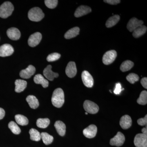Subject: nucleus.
<instances>
[{
  "label": "nucleus",
  "instance_id": "nucleus-28",
  "mask_svg": "<svg viewBox=\"0 0 147 147\" xmlns=\"http://www.w3.org/2000/svg\"><path fill=\"white\" fill-rule=\"evenodd\" d=\"M134 65V63L129 60L125 61L122 63L120 66L121 71L123 72L129 71Z\"/></svg>",
  "mask_w": 147,
  "mask_h": 147
},
{
  "label": "nucleus",
  "instance_id": "nucleus-21",
  "mask_svg": "<svg viewBox=\"0 0 147 147\" xmlns=\"http://www.w3.org/2000/svg\"><path fill=\"white\" fill-rule=\"evenodd\" d=\"M15 92L20 93L23 92L26 88L27 82L24 80L17 79L15 82Z\"/></svg>",
  "mask_w": 147,
  "mask_h": 147
},
{
  "label": "nucleus",
  "instance_id": "nucleus-4",
  "mask_svg": "<svg viewBox=\"0 0 147 147\" xmlns=\"http://www.w3.org/2000/svg\"><path fill=\"white\" fill-rule=\"evenodd\" d=\"M117 57V52L115 50H111L106 52L102 57V61L105 65L113 63Z\"/></svg>",
  "mask_w": 147,
  "mask_h": 147
},
{
  "label": "nucleus",
  "instance_id": "nucleus-15",
  "mask_svg": "<svg viewBox=\"0 0 147 147\" xmlns=\"http://www.w3.org/2000/svg\"><path fill=\"white\" fill-rule=\"evenodd\" d=\"M43 75L46 79L50 81H53L55 78H57L59 74L57 73L53 72L52 70V66L47 65L43 71Z\"/></svg>",
  "mask_w": 147,
  "mask_h": 147
},
{
  "label": "nucleus",
  "instance_id": "nucleus-27",
  "mask_svg": "<svg viewBox=\"0 0 147 147\" xmlns=\"http://www.w3.org/2000/svg\"><path fill=\"white\" fill-rule=\"evenodd\" d=\"M15 120L18 124L22 126L26 125L28 124L29 121L26 117L21 115H17L15 116Z\"/></svg>",
  "mask_w": 147,
  "mask_h": 147
},
{
  "label": "nucleus",
  "instance_id": "nucleus-6",
  "mask_svg": "<svg viewBox=\"0 0 147 147\" xmlns=\"http://www.w3.org/2000/svg\"><path fill=\"white\" fill-rule=\"evenodd\" d=\"M136 147H147V135L140 133L136 135L134 139Z\"/></svg>",
  "mask_w": 147,
  "mask_h": 147
},
{
  "label": "nucleus",
  "instance_id": "nucleus-35",
  "mask_svg": "<svg viewBox=\"0 0 147 147\" xmlns=\"http://www.w3.org/2000/svg\"><path fill=\"white\" fill-rule=\"evenodd\" d=\"M58 1L57 0H45V3L47 7L50 9L55 8L58 4Z\"/></svg>",
  "mask_w": 147,
  "mask_h": 147
},
{
  "label": "nucleus",
  "instance_id": "nucleus-5",
  "mask_svg": "<svg viewBox=\"0 0 147 147\" xmlns=\"http://www.w3.org/2000/svg\"><path fill=\"white\" fill-rule=\"evenodd\" d=\"M84 108L87 113L91 114L97 113L99 110V107L97 104L90 100H86L84 103Z\"/></svg>",
  "mask_w": 147,
  "mask_h": 147
},
{
  "label": "nucleus",
  "instance_id": "nucleus-1",
  "mask_svg": "<svg viewBox=\"0 0 147 147\" xmlns=\"http://www.w3.org/2000/svg\"><path fill=\"white\" fill-rule=\"evenodd\" d=\"M65 102L64 93L63 90L58 88L53 92L52 97V102L55 107L60 108L63 105Z\"/></svg>",
  "mask_w": 147,
  "mask_h": 147
},
{
  "label": "nucleus",
  "instance_id": "nucleus-20",
  "mask_svg": "<svg viewBox=\"0 0 147 147\" xmlns=\"http://www.w3.org/2000/svg\"><path fill=\"white\" fill-rule=\"evenodd\" d=\"M34 81L35 83L37 84H41L44 88H47L49 86V82L45 79L41 74H38L34 76Z\"/></svg>",
  "mask_w": 147,
  "mask_h": 147
},
{
  "label": "nucleus",
  "instance_id": "nucleus-9",
  "mask_svg": "<svg viewBox=\"0 0 147 147\" xmlns=\"http://www.w3.org/2000/svg\"><path fill=\"white\" fill-rule=\"evenodd\" d=\"M82 81L84 85L88 88H92L94 85V79L89 72L84 71L82 74Z\"/></svg>",
  "mask_w": 147,
  "mask_h": 147
},
{
  "label": "nucleus",
  "instance_id": "nucleus-25",
  "mask_svg": "<svg viewBox=\"0 0 147 147\" xmlns=\"http://www.w3.org/2000/svg\"><path fill=\"white\" fill-rule=\"evenodd\" d=\"M147 30V28L146 26L142 25L134 30L133 32L132 35L134 38H137L144 34L146 32Z\"/></svg>",
  "mask_w": 147,
  "mask_h": 147
},
{
  "label": "nucleus",
  "instance_id": "nucleus-7",
  "mask_svg": "<svg viewBox=\"0 0 147 147\" xmlns=\"http://www.w3.org/2000/svg\"><path fill=\"white\" fill-rule=\"evenodd\" d=\"M125 141V137L124 134L121 132H118L115 137L111 139L110 144L111 146H115L119 147L122 146Z\"/></svg>",
  "mask_w": 147,
  "mask_h": 147
},
{
  "label": "nucleus",
  "instance_id": "nucleus-42",
  "mask_svg": "<svg viewBox=\"0 0 147 147\" xmlns=\"http://www.w3.org/2000/svg\"><path fill=\"white\" fill-rule=\"evenodd\" d=\"M88 113H87V112H86V115H88Z\"/></svg>",
  "mask_w": 147,
  "mask_h": 147
},
{
  "label": "nucleus",
  "instance_id": "nucleus-17",
  "mask_svg": "<svg viewBox=\"0 0 147 147\" xmlns=\"http://www.w3.org/2000/svg\"><path fill=\"white\" fill-rule=\"evenodd\" d=\"M7 36L12 40H18L21 37V32L18 29L11 28L7 30Z\"/></svg>",
  "mask_w": 147,
  "mask_h": 147
},
{
  "label": "nucleus",
  "instance_id": "nucleus-13",
  "mask_svg": "<svg viewBox=\"0 0 147 147\" xmlns=\"http://www.w3.org/2000/svg\"><path fill=\"white\" fill-rule=\"evenodd\" d=\"M36 69L34 66L29 65L26 69H23L20 71V76L21 78L24 79H28L35 73Z\"/></svg>",
  "mask_w": 147,
  "mask_h": 147
},
{
  "label": "nucleus",
  "instance_id": "nucleus-16",
  "mask_svg": "<svg viewBox=\"0 0 147 147\" xmlns=\"http://www.w3.org/2000/svg\"><path fill=\"white\" fill-rule=\"evenodd\" d=\"M91 9L89 7L87 6L81 5L76 9L74 13V16L78 18V17L86 15L87 14L91 12Z\"/></svg>",
  "mask_w": 147,
  "mask_h": 147
},
{
  "label": "nucleus",
  "instance_id": "nucleus-36",
  "mask_svg": "<svg viewBox=\"0 0 147 147\" xmlns=\"http://www.w3.org/2000/svg\"><path fill=\"white\" fill-rule=\"evenodd\" d=\"M137 123L139 125L141 126H144V125H147V115H146V116L144 118L139 119L137 121Z\"/></svg>",
  "mask_w": 147,
  "mask_h": 147
},
{
  "label": "nucleus",
  "instance_id": "nucleus-3",
  "mask_svg": "<svg viewBox=\"0 0 147 147\" xmlns=\"http://www.w3.org/2000/svg\"><path fill=\"white\" fill-rule=\"evenodd\" d=\"M28 17L31 21L38 22L44 18V13L39 7H34L29 10Z\"/></svg>",
  "mask_w": 147,
  "mask_h": 147
},
{
  "label": "nucleus",
  "instance_id": "nucleus-39",
  "mask_svg": "<svg viewBox=\"0 0 147 147\" xmlns=\"http://www.w3.org/2000/svg\"><path fill=\"white\" fill-rule=\"evenodd\" d=\"M141 84L145 88H147V77H144L142 78L141 81Z\"/></svg>",
  "mask_w": 147,
  "mask_h": 147
},
{
  "label": "nucleus",
  "instance_id": "nucleus-34",
  "mask_svg": "<svg viewBox=\"0 0 147 147\" xmlns=\"http://www.w3.org/2000/svg\"><path fill=\"white\" fill-rule=\"evenodd\" d=\"M60 57V54L58 53H53L47 56V60L48 62L55 61L59 59Z\"/></svg>",
  "mask_w": 147,
  "mask_h": 147
},
{
  "label": "nucleus",
  "instance_id": "nucleus-40",
  "mask_svg": "<svg viewBox=\"0 0 147 147\" xmlns=\"http://www.w3.org/2000/svg\"><path fill=\"white\" fill-rule=\"evenodd\" d=\"M5 115V111L3 108H0V120L3 118Z\"/></svg>",
  "mask_w": 147,
  "mask_h": 147
},
{
  "label": "nucleus",
  "instance_id": "nucleus-18",
  "mask_svg": "<svg viewBox=\"0 0 147 147\" xmlns=\"http://www.w3.org/2000/svg\"><path fill=\"white\" fill-rule=\"evenodd\" d=\"M120 125L123 129L129 128L132 125V120L130 116L127 115L123 116L120 121Z\"/></svg>",
  "mask_w": 147,
  "mask_h": 147
},
{
  "label": "nucleus",
  "instance_id": "nucleus-29",
  "mask_svg": "<svg viewBox=\"0 0 147 147\" xmlns=\"http://www.w3.org/2000/svg\"><path fill=\"white\" fill-rule=\"evenodd\" d=\"M41 139L44 144L46 145H48L52 144L54 140V137L46 132H42L40 134Z\"/></svg>",
  "mask_w": 147,
  "mask_h": 147
},
{
  "label": "nucleus",
  "instance_id": "nucleus-11",
  "mask_svg": "<svg viewBox=\"0 0 147 147\" xmlns=\"http://www.w3.org/2000/svg\"><path fill=\"white\" fill-rule=\"evenodd\" d=\"M97 128L94 125H91L83 130V134L88 138L91 139L95 137L97 133Z\"/></svg>",
  "mask_w": 147,
  "mask_h": 147
},
{
  "label": "nucleus",
  "instance_id": "nucleus-31",
  "mask_svg": "<svg viewBox=\"0 0 147 147\" xmlns=\"http://www.w3.org/2000/svg\"><path fill=\"white\" fill-rule=\"evenodd\" d=\"M8 127L10 129V130H11L13 134H18L21 133V129L17 125V124L13 121H11L8 124Z\"/></svg>",
  "mask_w": 147,
  "mask_h": 147
},
{
  "label": "nucleus",
  "instance_id": "nucleus-12",
  "mask_svg": "<svg viewBox=\"0 0 147 147\" xmlns=\"http://www.w3.org/2000/svg\"><path fill=\"white\" fill-rule=\"evenodd\" d=\"M65 73L69 78H73L76 76L77 73V69L75 62L71 61L69 63L66 67Z\"/></svg>",
  "mask_w": 147,
  "mask_h": 147
},
{
  "label": "nucleus",
  "instance_id": "nucleus-37",
  "mask_svg": "<svg viewBox=\"0 0 147 147\" xmlns=\"http://www.w3.org/2000/svg\"><path fill=\"white\" fill-rule=\"evenodd\" d=\"M123 90V89H121V86L120 83H117L116 84L115 88L114 91V93L116 94H119L121 91Z\"/></svg>",
  "mask_w": 147,
  "mask_h": 147
},
{
  "label": "nucleus",
  "instance_id": "nucleus-22",
  "mask_svg": "<svg viewBox=\"0 0 147 147\" xmlns=\"http://www.w3.org/2000/svg\"><path fill=\"white\" fill-rule=\"evenodd\" d=\"M26 101L32 109H36L39 106V103L38 100L34 96L29 95L27 96Z\"/></svg>",
  "mask_w": 147,
  "mask_h": 147
},
{
  "label": "nucleus",
  "instance_id": "nucleus-32",
  "mask_svg": "<svg viewBox=\"0 0 147 147\" xmlns=\"http://www.w3.org/2000/svg\"><path fill=\"white\" fill-rule=\"evenodd\" d=\"M137 102L138 104L142 105H145L147 103V92L146 91H143L141 93L140 96L137 99Z\"/></svg>",
  "mask_w": 147,
  "mask_h": 147
},
{
  "label": "nucleus",
  "instance_id": "nucleus-19",
  "mask_svg": "<svg viewBox=\"0 0 147 147\" xmlns=\"http://www.w3.org/2000/svg\"><path fill=\"white\" fill-rule=\"evenodd\" d=\"M55 127L59 135L64 136L66 132L65 125L61 121H57L55 123Z\"/></svg>",
  "mask_w": 147,
  "mask_h": 147
},
{
  "label": "nucleus",
  "instance_id": "nucleus-33",
  "mask_svg": "<svg viewBox=\"0 0 147 147\" xmlns=\"http://www.w3.org/2000/svg\"><path fill=\"white\" fill-rule=\"evenodd\" d=\"M126 79L130 84H134L135 82L139 81V76L136 74L130 73L127 76Z\"/></svg>",
  "mask_w": 147,
  "mask_h": 147
},
{
  "label": "nucleus",
  "instance_id": "nucleus-38",
  "mask_svg": "<svg viewBox=\"0 0 147 147\" xmlns=\"http://www.w3.org/2000/svg\"><path fill=\"white\" fill-rule=\"evenodd\" d=\"M104 1L110 5H117L121 1L119 0H106V1Z\"/></svg>",
  "mask_w": 147,
  "mask_h": 147
},
{
  "label": "nucleus",
  "instance_id": "nucleus-26",
  "mask_svg": "<svg viewBox=\"0 0 147 147\" xmlns=\"http://www.w3.org/2000/svg\"><path fill=\"white\" fill-rule=\"evenodd\" d=\"M29 133L30 134V138L32 141L38 142L41 139L40 133L35 129H31L29 131Z\"/></svg>",
  "mask_w": 147,
  "mask_h": 147
},
{
  "label": "nucleus",
  "instance_id": "nucleus-24",
  "mask_svg": "<svg viewBox=\"0 0 147 147\" xmlns=\"http://www.w3.org/2000/svg\"><path fill=\"white\" fill-rule=\"evenodd\" d=\"M120 20V16L118 15H115L108 18L106 21L105 26L108 28H111L117 24Z\"/></svg>",
  "mask_w": 147,
  "mask_h": 147
},
{
  "label": "nucleus",
  "instance_id": "nucleus-41",
  "mask_svg": "<svg viewBox=\"0 0 147 147\" xmlns=\"http://www.w3.org/2000/svg\"><path fill=\"white\" fill-rule=\"evenodd\" d=\"M142 134H144L145 135H147V127H144L142 129Z\"/></svg>",
  "mask_w": 147,
  "mask_h": 147
},
{
  "label": "nucleus",
  "instance_id": "nucleus-10",
  "mask_svg": "<svg viewBox=\"0 0 147 147\" xmlns=\"http://www.w3.org/2000/svg\"><path fill=\"white\" fill-rule=\"evenodd\" d=\"M14 49L10 44H3L0 47V57H8L12 55Z\"/></svg>",
  "mask_w": 147,
  "mask_h": 147
},
{
  "label": "nucleus",
  "instance_id": "nucleus-8",
  "mask_svg": "<svg viewBox=\"0 0 147 147\" xmlns=\"http://www.w3.org/2000/svg\"><path fill=\"white\" fill-rule=\"evenodd\" d=\"M42 39V35L40 32H37L32 34L29 37L28 43L29 46L34 47L39 44Z\"/></svg>",
  "mask_w": 147,
  "mask_h": 147
},
{
  "label": "nucleus",
  "instance_id": "nucleus-23",
  "mask_svg": "<svg viewBox=\"0 0 147 147\" xmlns=\"http://www.w3.org/2000/svg\"><path fill=\"white\" fill-rule=\"evenodd\" d=\"M80 29L79 27H74L69 30L66 32L64 37L66 39H69L75 37L79 34Z\"/></svg>",
  "mask_w": 147,
  "mask_h": 147
},
{
  "label": "nucleus",
  "instance_id": "nucleus-30",
  "mask_svg": "<svg viewBox=\"0 0 147 147\" xmlns=\"http://www.w3.org/2000/svg\"><path fill=\"white\" fill-rule=\"evenodd\" d=\"M50 123V120L48 118H39L36 121L37 126L41 128H45L48 127Z\"/></svg>",
  "mask_w": 147,
  "mask_h": 147
},
{
  "label": "nucleus",
  "instance_id": "nucleus-2",
  "mask_svg": "<svg viewBox=\"0 0 147 147\" xmlns=\"http://www.w3.org/2000/svg\"><path fill=\"white\" fill-rule=\"evenodd\" d=\"M14 7L10 2L6 1L0 6V17L6 18L11 15L13 12Z\"/></svg>",
  "mask_w": 147,
  "mask_h": 147
},
{
  "label": "nucleus",
  "instance_id": "nucleus-14",
  "mask_svg": "<svg viewBox=\"0 0 147 147\" xmlns=\"http://www.w3.org/2000/svg\"><path fill=\"white\" fill-rule=\"evenodd\" d=\"M144 22L136 18H131L127 25V29L130 32H133L138 27L143 25Z\"/></svg>",
  "mask_w": 147,
  "mask_h": 147
}]
</instances>
